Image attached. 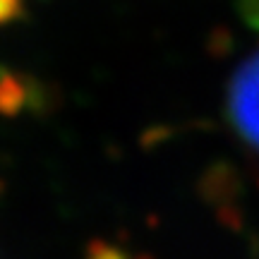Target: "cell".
<instances>
[{
	"mask_svg": "<svg viewBox=\"0 0 259 259\" xmlns=\"http://www.w3.org/2000/svg\"><path fill=\"white\" fill-rule=\"evenodd\" d=\"M228 115L233 130L259 154V51L235 70L228 92Z\"/></svg>",
	"mask_w": 259,
	"mask_h": 259,
	"instance_id": "6da1fadb",
	"label": "cell"
}]
</instances>
